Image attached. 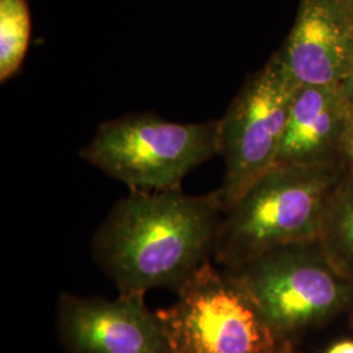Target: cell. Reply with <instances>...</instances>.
Here are the masks:
<instances>
[{"mask_svg": "<svg viewBox=\"0 0 353 353\" xmlns=\"http://www.w3.org/2000/svg\"><path fill=\"white\" fill-rule=\"evenodd\" d=\"M268 353H296L290 345L288 341H281L278 345Z\"/></svg>", "mask_w": 353, "mask_h": 353, "instance_id": "15", "label": "cell"}, {"mask_svg": "<svg viewBox=\"0 0 353 353\" xmlns=\"http://www.w3.org/2000/svg\"><path fill=\"white\" fill-rule=\"evenodd\" d=\"M351 114L341 87H300L274 168L341 163Z\"/></svg>", "mask_w": 353, "mask_h": 353, "instance_id": "9", "label": "cell"}, {"mask_svg": "<svg viewBox=\"0 0 353 353\" xmlns=\"http://www.w3.org/2000/svg\"><path fill=\"white\" fill-rule=\"evenodd\" d=\"M341 89L343 94H344V97H345V100L348 102V105L351 106L353 112V52L351 63H350V67H348L347 75H345L343 83L341 84Z\"/></svg>", "mask_w": 353, "mask_h": 353, "instance_id": "13", "label": "cell"}, {"mask_svg": "<svg viewBox=\"0 0 353 353\" xmlns=\"http://www.w3.org/2000/svg\"><path fill=\"white\" fill-rule=\"evenodd\" d=\"M299 88L274 52L219 119V156L225 172L217 190L224 214L274 168Z\"/></svg>", "mask_w": 353, "mask_h": 353, "instance_id": "6", "label": "cell"}, {"mask_svg": "<svg viewBox=\"0 0 353 353\" xmlns=\"http://www.w3.org/2000/svg\"><path fill=\"white\" fill-rule=\"evenodd\" d=\"M318 241L331 263L353 285V176L347 172L328 202Z\"/></svg>", "mask_w": 353, "mask_h": 353, "instance_id": "10", "label": "cell"}, {"mask_svg": "<svg viewBox=\"0 0 353 353\" xmlns=\"http://www.w3.org/2000/svg\"><path fill=\"white\" fill-rule=\"evenodd\" d=\"M344 176L341 163L272 168L223 214L214 262L236 270L279 248L319 240L328 202Z\"/></svg>", "mask_w": 353, "mask_h": 353, "instance_id": "2", "label": "cell"}, {"mask_svg": "<svg viewBox=\"0 0 353 353\" xmlns=\"http://www.w3.org/2000/svg\"><path fill=\"white\" fill-rule=\"evenodd\" d=\"M341 164L348 174L353 176V112L348 119L341 150Z\"/></svg>", "mask_w": 353, "mask_h": 353, "instance_id": "12", "label": "cell"}, {"mask_svg": "<svg viewBox=\"0 0 353 353\" xmlns=\"http://www.w3.org/2000/svg\"><path fill=\"white\" fill-rule=\"evenodd\" d=\"M219 156V119L199 123L132 113L102 122L80 157L130 191L181 189L183 178Z\"/></svg>", "mask_w": 353, "mask_h": 353, "instance_id": "3", "label": "cell"}, {"mask_svg": "<svg viewBox=\"0 0 353 353\" xmlns=\"http://www.w3.org/2000/svg\"><path fill=\"white\" fill-rule=\"evenodd\" d=\"M30 38L26 0H0V81L16 75L24 62Z\"/></svg>", "mask_w": 353, "mask_h": 353, "instance_id": "11", "label": "cell"}, {"mask_svg": "<svg viewBox=\"0 0 353 353\" xmlns=\"http://www.w3.org/2000/svg\"><path fill=\"white\" fill-rule=\"evenodd\" d=\"M327 353H353V341L338 343Z\"/></svg>", "mask_w": 353, "mask_h": 353, "instance_id": "14", "label": "cell"}, {"mask_svg": "<svg viewBox=\"0 0 353 353\" xmlns=\"http://www.w3.org/2000/svg\"><path fill=\"white\" fill-rule=\"evenodd\" d=\"M223 214L219 190L130 191L94 233L93 258L121 296L176 292L211 262Z\"/></svg>", "mask_w": 353, "mask_h": 353, "instance_id": "1", "label": "cell"}, {"mask_svg": "<svg viewBox=\"0 0 353 353\" xmlns=\"http://www.w3.org/2000/svg\"><path fill=\"white\" fill-rule=\"evenodd\" d=\"M352 52V13L335 0H300L275 54L299 87H341Z\"/></svg>", "mask_w": 353, "mask_h": 353, "instance_id": "8", "label": "cell"}, {"mask_svg": "<svg viewBox=\"0 0 353 353\" xmlns=\"http://www.w3.org/2000/svg\"><path fill=\"white\" fill-rule=\"evenodd\" d=\"M159 309L170 353H268L280 339L236 276L208 262Z\"/></svg>", "mask_w": 353, "mask_h": 353, "instance_id": "4", "label": "cell"}, {"mask_svg": "<svg viewBox=\"0 0 353 353\" xmlns=\"http://www.w3.org/2000/svg\"><path fill=\"white\" fill-rule=\"evenodd\" d=\"M280 341L353 303V285L331 263L319 241L283 246L228 270Z\"/></svg>", "mask_w": 353, "mask_h": 353, "instance_id": "5", "label": "cell"}, {"mask_svg": "<svg viewBox=\"0 0 353 353\" xmlns=\"http://www.w3.org/2000/svg\"><path fill=\"white\" fill-rule=\"evenodd\" d=\"M58 330L71 353H170L159 316L144 297H79L58 301Z\"/></svg>", "mask_w": 353, "mask_h": 353, "instance_id": "7", "label": "cell"}, {"mask_svg": "<svg viewBox=\"0 0 353 353\" xmlns=\"http://www.w3.org/2000/svg\"><path fill=\"white\" fill-rule=\"evenodd\" d=\"M335 1H338L348 12L353 14V0H335Z\"/></svg>", "mask_w": 353, "mask_h": 353, "instance_id": "16", "label": "cell"}]
</instances>
